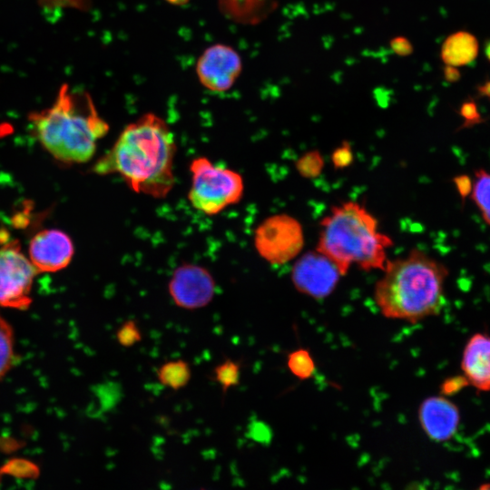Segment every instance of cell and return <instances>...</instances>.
Here are the masks:
<instances>
[{
  "instance_id": "cell-18",
  "label": "cell",
  "mask_w": 490,
  "mask_h": 490,
  "mask_svg": "<svg viewBox=\"0 0 490 490\" xmlns=\"http://www.w3.org/2000/svg\"><path fill=\"white\" fill-rule=\"evenodd\" d=\"M240 362L230 358H224L213 369L212 378L220 385L222 395L240 383Z\"/></svg>"
},
{
  "instance_id": "cell-28",
  "label": "cell",
  "mask_w": 490,
  "mask_h": 490,
  "mask_svg": "<svg viewBox=\"0 0 490 490\" xmlns=\"http://www.w3.org/2000/svg\"><path fill=\"white\" fill-rule=\"evenodd\" d=\"M477 93L483 96L490 99V80L485 82L483 84L477 87Z\"/></svg>"
},
{
  "instance_id": "cell-21",
  "label": "cell",
  "mask_w": 490,
  "mask_h": 490,
  "mask_svg": "<svg viewBox=\"0 0 490 490\" xmlns=\"http://www.w3.org/2000/svg\"><path fill=\"white\" fill-rule=\"evenodd\" d=\"M324 166V161L318 151H311L302 155L296 163L299 173L304 178L318 177Z\"/></svg>"
},
{
  "instance_id": "cell-27",
  "label": "cell",
  "mask_w": 490,
  "mask_h": 490,
  "mask_svg": "<svg viewBox=\"0 0 490 490\" xmlns=\"http://www.w3.org/2000/svg\"><path fill=\"white\" fill-rule=\"evenodd\" d=\"M444 77L448 83H456L460 79L461 74L456 66L446 64L444 68Z\"/></svg>"
},
{
  "instance_id": "cell-14",
  "label": "cell",
  "mask_w": 490,
  "mask_h": 490,
  "mask_svg": "<svg viewBox=\"0 0 490 490\" xmlns=\"http://www.w3.org/2000/svg\"><path fill=\"white\" fill-rule=\"evenodd\" d=\"M478 49V41L474 34L458 31L446 38L440 56L445 64L459 67L472 64L477 57Z\"/></svg>"
},
{
  "instance_id": "cell-7",
  "label": "cell",
  "mask_w": 490,
  "mask_h": 490,
  "mask_svg": "<svg viewBox=\"0 0 490 490\" xmlns=\"http://www.w3.org/2000/svg\"><path fill=\"white\" fill-rule=\"evenodd\" d=\"M38 271L21 251L19 241L0 247V306L26 309L32 303L31 290Z\"/></svg>"
},
{
  "instance_id": "cell-9",
  "label": "cell",
  "mask_w": 490,
  "mask_h": 490,
  "mask_svg": "<svg viewBox=\"0 0 490 490\" xmlns=\"http://www.w3.org/2000/svg\"><path fill=\"white\" fill-rule=\"evenodd\" d=\"M168 291L177 307L193 310L206 307L212 300L216 284L206 268L184 263L173 271Z\"/></svg>"
},
{
  "instance_id": "cell-24",
  "label": "cell",
  "mask_w": 490,
  "mask_h": 490,
  "mask_svg": "<svg viewBox=\"0 0 490 490\" xmlns=\"http://www.w3.org/2000/svg\"><path fill=\"white\" fill-rule=\"evenodd\" d=\"M331 160L336 169L348 167L353 161V152L349 143L344 142L339 147L335 149Z\"/></svg>"
},
{
  "instance_id": "cell-5",
  "label": "cell",
  "mask_w": 490,
  "mask_h": 490,
  "mask_svg": "<svg viewBox=\"0 0 490 490\" xmlns=\"http://www.w3.org/2000/svg\"><path fill=\"white\" fill-rule=\"evenodd\" d=\"M190 172L188 201L196 211L213 216L241 200L244 182L236 171L215 165L206 157H197L191 162Z\"/></svg>"
},
{
  "instance_id": "cell-19",
  "label": "cell",
  "mask_w": 490,
  "mask_h": 490,
  "mask_svg": "<svg viewBox=\"0 0 490 490\" xmlns=\"http://www.w3.org/2000/svg\"><path fill=\"white\" fill-rule=\"evenodd\" d=\"M14 331L0 314V379L5 376L15 362Z\"/></svg>"
},
{
  "instance_id": "cell-11",
  "label": "cell",
  "mask_w": 490,
  "mask_h": 490,
  "mask_svg": "<svg viewBox=\"0 0 490 490\" xmlns=\"http://www.w3.org/2000/svg\"><path fill=\"white\" fill-rule=\"evenodd\" d=\"M28 252L29 260L38 272H55L69 265L74 248L65 232L46 229L31 239Z\"/></svg>"
},
{
  "instance_id": "cell-10",
  "label": "cell",
  "mask_w": 490,
  "mask_h": 490,
  "mask_svg": "<svg viewBox=\"0 0 490 490\" xmlns=\"http://www.w3.org/2000/svg\"><path fill=\"white\" fill-rule=\"evenodd\" d=\"M242 68L239 54L230 46L221 44L204 50L196 64L201 83L209 91H228L239 77Z\"/></svg>"
},
{
  "instance_id": "cell-29",
  "label": "cell",
  "mask_w": 490,
  "mask_h": 490,
  "mask_svg": "<svg viewBox=\"0 0 490 490\" xmlns=\"http://www.w3.org/2000/svg\"><path fill=\"white\" fill-rule=\"evenodd\" d=\"M485 52L486 58L490 62V40L487 41L485 44Z\"/></svg>"
},
{
  "instance_id": "cell-16",
  "label": "cell",
  "mask_w": 490,
  "mask_h": 490,
  "mask_svg": "<svg viewBox=\"0 0 490 490\" xmlns=\"http://www.w3.org/2000/svg\"><path fill=\"white\" fill-rule=\"evenodd\" d=\"M159 382L172 390L184 387L191 377V367L183 359L170 360L161 365L156 371Z\"/></svg>"
},
{
  "instance_id": "cell-12",
  "label": "cell",
  "mask_w": 490,
  "mask_h": 490,
  "mask_svg": "<svg viewBox=\"0 0 490 490\" xmlns=\"http://www.w3.org/2000/svg\"><path fill=\"white\" fill-rule=\"evenodd\" d=\"M418 418L422 429L430 439L446 441L456 431L459 413L457 407L446 398L430 397L421 403Z\"/></svg>"
},
{
  "instance_id": "cell-22",
  "label": "cell",
  "mask_w": 490,
  "mask_h": 490,
  "mask_svg": "<svg viewBox=\"0 0 490 490\" xmlns=\"http://www.w3.org/2000/svg\"><path fill=\"white\" fill-rule=\"evenodd\" d=\"M142 338L141 329L137 322L132 319L122 322L116 330V340L124 348H130L136 345Z\"/></svg>"
},
{
  "instance_id": "cell-26",
  "label": "cell",
  "mask_w": 490,
  "mask_h": 490,
  "mask_svg": "<svg viewBox=\"0 0 490 490\" xmlns=\"http://www.w3.org/2000/svg\"><path fill=\"white\" fill-rule=\"evenodd\" d=\"M455 187L464 203V201L470 195L473 187V179L467 174H459L453 178Z\"/></svg>"
},
{
  "instance_id": "cell-17",
  "label": "cell",
  "mask_w": 490,
  "mask_h": 490,
  "mask_svg": "<svg viewBox=\"0 0 490 490\" xmlns=\"http://www.w3.org/2000/svg\"><path fill=\"white\" fill-rule=\"evenodd\" d=\"M470 198L485 223L490 226V172L482 168L475 171Z\"/></svg>"
},
{
  "instance_id": "cell-1",
  "label": "cell",
  "mask_w": 490,
  "mask_h": 490,
  "mask_svg": "<svg viewBox=\"0 0 490 490\" xmlns=\"http://www.w3.org/2000/svg\"><path fill=\"white\" fill-rule=\"evenodd\" d=\"M176 151L175 136L167 122L148 113L123 128L92 171L99 175L117 173L134 192L162 199L174 186Z\"/></svg>"
},
{
  "instance_id": "cell-25",
  "label": "cell",
  "mask_w": 490,
  "mask_h": 490,
  "mask_svg": "<svg viewBox=\"0 0 490 490\" xmlns=\"http://www.w3.org/2000/svg\"><path fill=\"white\" fill-rule=\"evenodd\" d=\"M389 46L392 52L399 56L410 55L414 51L410 41L401 35L392 38L389 42Z\"/></svg>"
},
{
  "instance_id": "cell-13",
  "label": "cell",
  "mask_w": 490,
  "mask_h": 490,
  "mask_svg": "<svg viewBox=\"0 0 490 490\" xmlns=\"http://www.w3.org/2000/svg\"><path fill=\"white\" fill-rule=\"evenodd\" d=\"M466 381L482 391L490 390V337L474 335L466 343L462 358Z\"/></svg>"
},
{
  "instance_id": "cell-20",
  "label": "cell",
  "mask_w": 490,
  "mask_h": 490,
  "mask_svg": "<svg viewBox=\"0 0 490 490\" xmlns=\"http://www.w3.org/2000/svg\"><path fill=\"white\" fill-rule=\"evenodd\" d=\"M287 365L290 372L301 380L312 377L315 363L310 353L304 348H299L288 356Z\"/></svg>"
},
{
  "instance_id": "cell-15",
  "label": "cell",
  "mask_w": 490,
  "mask_h": 490,
  "mask_svg": "<svg viewBox=\"0 0 490 490\" xmlns=\"http://www.w3.org/2000/svg\"><path fill=\"white\" fill-rule=\"evenodd\" d=\"M277 3V0H220L225 15L243 24L262 21L276 8Z\"/></svg>"
},
{
  "instance_id": "cell-23",
  "label": "cell",
  "mask_w": 490,
  "mask_h": 490,
  "mask_svg": "<svg viewBox=\"0 0 490 490\" xmlns=\"http://www.w3.org/2000/svg\"><path fill=\"white\" fill-rule=\"evenodd\" d=\"M459 114L464 119L462 128L472 127L484 121L476 103L473 100L466 101L460 107Z\"/></svg>"
},
{
  "instance_id": "cell-3",
  "label": "cell",
  "mask_w": 490,
  "mask_h": 490,
  "mask_svg": "<svg viewBox=\"0 0 490 490\" xmlns=\"http://www.w3.org/2000/svg\"><path fill=\"white\" fill-rule=\"evenodd\" d=\"M32 133L59 162L85 163L110 127L99 115L90 94L63 84L52 107L31 113Z\"/></svg>"
},
{
  "instance_id": "cell-6",
  "label": "cell",
  "mask_w": 490,
  "mask_h": 490,
  "mask_svg": "<svg viewBox=\"0 0 490 490\" xmlns=\"http://www.w3.org/2000/svg\"><path fill=\"white\" fill-rule=\"evenodd\" d=\"M254 247L268 263L285 264L298 257L304 247L302 225L286 213L271 215L256 228Z\"/></svg>"
},
{
  "instance_id": "cell-2",
  "label": "cell",
  "mask_w": 490,
  "mask_h": 490,
  "mask_svg": "<svg viewBox=\"0 0 490 490\" xmlns=\"http://www.w3.org/2000/svg\"><path fill=\"white\" fill-rule=\"evenodd\" d=\"M447 267L419 249L387 260L374 289V299L387 318L416 323L437 315L445 302Z\"/></svg>"
},
{
  "instance_id": "cell-4",
  "label": "cell",
  "mask_w": 490,
  "mask_h": 490,
  "mask_svg": "<svg viewBox=\"0 0 490 490\" xmlns=\"http://www.w3.org/2000/svg\"><path fill=\"white\" fill-rule=\"evenodd\" d=\"M319 225L316 250L333 261L342 276L353 265L366 271L384 270L394 242L363 205L345 201L333 206Z\"/></svg>"
},
{
  "instance_id": "cell-8",
  "label": "cell",
  "mask_w": 490,
  "mask_h": 490,
  "mask_svg": "<svg viewBox=\"0 0 490 490\" xmlns=\"http://www.w3.org/2000/svg\"><path fill=\"white\" fill-rule=\"evenodd\" d=\"M340 277L342 275L335 263L317 250L301 255L291 270V281L295 289L315 299L328 297Z\"/></svg>"
}]
</instances>
